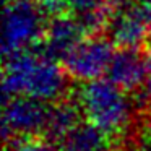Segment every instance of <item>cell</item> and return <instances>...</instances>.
Instances as JSON below:
<instances>
[{"mask_svg": "<svg viewBox=\"0 0 151 151\" xmlns=\"http://www.w3.org/2000/svg\"><path fill=\"white\" fill-rule=\"evenodd\" d=\"M145 65H146V78L138 91L133 93V101L137 109L148 107L151 104V47L145 52Z\"/></svg>", "mask_w": 151, "mask_h": 151, "instance_id": "obj_12", "label": "cell"}, {"mask_svg": "<svg viewBox=\"0 0 151 151\" xmlns=\"http://www.w3.org/2000/svg\"><path fill=\"white\" fill-rule=\"evenodd\" d=\"M106 4H107V0H67L68 10L73 12L75 17L106 8Z\"/></svg>", "mask_w": 151, "mask_h": 151, "instance_id": "obj_13", "label": "cell"}, {"mask_svg": "<svg viewBox=\"0 0 151 151\" xmlns=\"http://www.w3.org/2000/svg\"><path fill=\"white\" fill-rule=\"evenodd\" d=\"M115 44L107 36H88L62 60V67L70 80L88 83L107 73L114 57Z\"/></svg>", "mask_w": 151, "mask_h": 151, "instance_id": "obj_5", "label": "cell"}, {"mask_svg": "<svg viewBox=\"0 0 151 151\" xmlns=\"http://www.w3.org/2000/svg\"><path fill=\"white\" fill-rule=\"evenodd\" d=\"M107 37L119 47H140L151 37V15L143 4L124 0L109 15Z\"/></svg>", "mask_w": 151, "mask_h": 151, "instance_id": "obj_6", "label": "cell"}, {"mask_svg": "<svg viewBox=\"0 0 151 151\" xmlns=\"http://www.w3.org/2000/svg\"><path fill=\"white\" fill-rule=\"evenodd\" d=\"M141 4L145 5V8H146V10L150 12V15H151V0H143Z\"/></svg>", "mask_w": 151, "mask_h": 151, "instance_id": "obj_16", "label": "cell"}, {"mask_svg": "<svg viewBox=\"0 0 151 151\" xmlns=\"http://www.w3.org/2000/svg\"><path fill=\"white\" fill-rule=\"evenodd\" d=\"M2 80L4 99L28 96L54 104L65 99L68 89V75L63 67L36 47L7 57Z\"/></svg>", "mask_w": 151, "mask_h": 151, "instance_id": "obj_1", "label": "cell"}, {"mask_svg": "<svg viewBox=\"0 0 151 151\" xmlns=\"http://www.w3.org/2000/svg\"><path fill=\"white\" fill-rule=\"evenodd\" d=\"M86 36L76 17L62 15L49 20L44 37L37 46L41 54L57 62H62Z\"/></svg>", "mask_w": 151, "mask_h": 151, "instance_id": "obj_7", "label": "cell"}, {"mask_svg": "<svg viewBox=\"0 0 151 151\" xmlns=\"http://www.w3.org/2000/svg\"><path fill=\"white\" fill-rule=\"evenodd\" d=\"M111 4H114V5H117V4H120V2H124V0H109Z\"/></svg>", "mask_w": 151, "mask_h": 151, "instance_id": "obj_17", "label": "cell"}, {"mask_svg": "<svg viewBox=\"0 0 151 151\" xmlns=\"http://www.w3.org/2000/svg\"><path fill=\"white\" fill-rule=\"evenodd\" d=\"M138 148L140 151H151V119L143 128V135L138 140Z\"/></svg>", "mask_w": 151, "mask_h": 151, "instance_id": "obj_15", "label": "cell"}, {"mask_svg": "<svg viewBox=\"0 0 151 151\" xmlns=\"http://www.w3.org/2000/svg\"><path fill=\"white\" fill-rule=\"evenodd\" d=\"M49 20L37 0H7L4 10L2 50L5 59L41 44Z\"/></svg>", "mask_w": 151, "mask_h": 151, "instance_id": "obj_3", "label": "cell"}, {"mask_svg": "<svg viewBox=\"0 0 151 151\" xmlns=\"http://www.w3.org/2000/svg\"><path fill=\"white\" fill-rule=\"evenodd\" d=\"M114 138L88 120H81L57 143L59 151H114Z\"/></svg>", "mask_w": 151, "mask_h": 151, "instance_id": "obj_9", "label": "cell"}, {"mask_svg": "<svg viewBox=\"0 0 151 151\" xmlns=\"http://www.w3.org/2000/svg\"><path fill=\"white\" fill-rule=\"evenodd\" d=\"M50 104L28 96H15L4 99L2 133L8 143L17 138H33L46 132Z\"/></svg>", "mask_w": 151, "mask_h": 151, "instance_id": "obj_4", "label": "cell"}, {"mask_svg": "<svg viewBox=\"0 0 151 151\" xmlns=\"http://www.w3.org/2000/svg\"><path fill=\"white\" fill-rule=\"evenodd\" d=\"M5 151H59L57 145L46 138L33 137V138H17L5 143Z\"/></svg>", "mask_w": 151, "mask_h": 151, "instance_id": "obj_11", "label": "cell"}, {"mask_svg": "<svg viewBox=\"0 0 151 151\" xmlns=\"http://www.w3.org/2000/svg\"><path fill=\"white\" fill-rule=\"evenodd\" d=\"M106 78L127 93H135L146 78L145 54L137 47H119L109 63Z\"/></svg>", "mask_w": 151, "mask_h": 151, "instance_id": "obj_8", "label": "cell"}, {"mask_svg": "<svg viewBox=\"0 0 151 151\" xmlns=\"http://www.w3.org/2000/svg\"><path fill=\"white\" fill-rule=\"evenodd\" d=\"M37 5L41 7V10L46 15L47 20L62 17L67 12H70L68 5H67V0H37Z\"/></svg>", "mask_w": 151, "mask_h": 151, "instance_id": "obj_14", "label": "cell"}, {"mask_svg": "<svg viewBox=\"0 0 151 151\" xmlns=\"http://www.w3.org/2000/svg\"><path fill=\"white\" fill-rule=\"evenodd\" d=\"M75 101L83 117L112 138L128 130L137 111L133 98L107 78L83 83Z\"/></svg>", "mask_w": 151, "mask_h": 151, "instance_id": "obj_2", "label": "cell"}, {"mask_svg": "<svg viewBox=\"0 0 151 151\" xmlns=\"http://www.w3.org/2000/svg\"><path fill=\"white\" fill-rule=\"evenodd\" d=\"M81 120L83 112L75 99H67V101L62 99L59 102H54V104H50L49 120H47V127L42 138L57 145Z\"/></svg>", "mask_w": 151, "mask_h": 151, "instance_id": "obj_10", "label": "cell"}]
</instances>
